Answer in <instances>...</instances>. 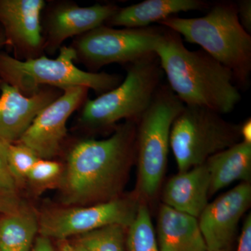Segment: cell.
<instances>
[{"label": "cell", "instance_id": "obj_1", "mask_svg": "<svg viewBox=\"0 0 251 251\" xmlns=\"http://www.w3.org/2000/svg\"><path fill=\"white\" fill-rule=\"evenodd\" d=\"M137 123L126 121L103 140H81L68 154L60 187L66 206L111 201L123 186L135 156Z\"/></svg>", "mask_w": 251, "mask_h": 251}, {"label": "cell", "instance_id": "obj_2", "mask_svg": "<svg viewBox=\"0 0 251 251\" xmlns=\"http://www.w3.org/2000/svg\"><path fill=\"white\" fill-rule=\"evenodd\" d=\"M168 86L185 105L231 112L242 99L233 75L202 49L190 50L166 27L155 49Z\"/></svg>", "mask_w": 251, "mask_h": 251}, {"label": "cell", "instance_id": "obj_3", "mask_svg": "<svg viewBox=\"0 0 251 251\" xmlns=\"http://www.w3.org/2000/svg\"><path fill=\"white\" fill-rule=\"evenodd\" d=\"M175 31L227 68L238 88L249 87L251 73V35L239 21L237 3H217L199 18L171 16L158 23Z\"/></svg>", "mask_w": 251, "mask_h": 251}, {"label": "cell", "instance_id": "obj_4", "mask_svg": "<svg viewBox=\"0 0 251 251\" xmlns=\"http://www.w3.org/2000/svg\"><path fill=\"white\" fill-rule=\"evenodd\" d=\"M59 50L55 59L43 54L27 60H19L0 51V80L13 86L26 97H31L46 85L61 90L85 87L100 95L122 82V76L117 74L81 70L74 64L76 55L71 46H62Z\"/></svg>", "mask_w": 251, "mask_h": 251}, {"label": "cell", "instance_id": "obj_5", "mask_svg": "<svg viewBox=\"0 0 251 251\" xmlns=\"http://www.w3.org/2000/svg\"><path fill=\"white\" fill-rule=\"evenodd\" d=\"M163 75L156 54L130 64L120 85L85 100L79 121L94 130L109 128L122 120L137 123L163 85Z\"/></svg>", "mask_w": 251, "mask_h": 251}, {"label": "cell", "instance_id": "obj_6", "mask_svg": "<svg viewBox=\"0 0 251 251\" xmlns=\"http://www.w3.org/2000/svg\"><path fill=\"white\" fill-rule=\"evenodd\" d=\"M184 104L168 85H162L137 122L135 155L141 192L153 197L161 186L171 149L173 122Z\"/></svg>", "mask_w": 251, "mask_h": 251}, {"label": "cell", "instance_id": "obj_7", "mask_svg": "<svg viewBox=\"0 0 251 251\" xmlns=\"http://www.w3.org/2000/svg\"><path fill=\"white\" fill-rule=\"evenodd\" d=\"M240 140V126L210 109L184 105L172 126L170 146L182 173L204 164Z\"/></svg>", "mask_w": 251, "mask_h": 251}, {"label": "cell", "instance_id": "obj_8", "mask_svg": "<svg viewBox=\"0 0 251 251\" xmlns=\"http://www.w3.org/2000/svg\"><path fill=\"white\" fill-rule=\"evenodd\" d=\"M166 27L115 29L105 25L77 36L71 47L77 62L96 73L109 64H132L155 53Z\"/></svg>", "mask_w": 251, "mask_h": 251}, {"label": "cell", "instance_id": "obj_9", "mask_svg": "<svg viewBox=\"0 0 251 251\" xmlns=\"http://www.w3.org/2000/svg\"><path fill=\"white\" fill-rule=\"evenodd\" d=\"M139 205L131 198L118 197L90 205L52 208L39 216V232L59 241L110 225L128 228L134 221Z\"/></svg>", "mask_w": 251, "mask_h": 251}, {"label": "cell", "instance_id": "obj_10", "mask_svg": "<svg viewBox=\"0 0 251 251\" xmlns=\"http://www.w3.org/2000/svg\"><path fill=\"white\" fill-rule=\"evenodd\" d=\"M62 90L59 97L36 115L18 141L31 149L41 159H52L58 153L67 136L68 120L85 103L89 89L71 87Z\"/></svg>", "mask_w": 251, "mask_h": 251}, {"label": "cell", "instance_id": "obj_11", "mask_svg": "<svg viewBox=\"0 0 251 251\" xmlns=\"http://www.w3.org/2000/svg\"><path fill=\"white\" fill-rule=\"evenodd\" d=\"M118 9L114 4L90 6L64 1L52 4L42 23L44 52L53 54L69 38L77 37L106 24Z\"/></svg>", "mask_w": 251, "mask_h": 251}, {"label": "cell", "instance_id": "obj_12", "mask_svg": "<svg viewBox=\"0 0 251 251\" xmlns=\"http://www.w3.org/2000/svg\"><path fill=\"white\" fill-rule=\"evenodd\" d=\"M44 0H0V26L6 46L19 60L37 58L44 53L41 15Z\"/></svg>", "mask_w": 251, "mask_h": 251}, {"label": "cell", "instance_id": "obj_13", "mask_svg": "<svg viewBox=\"0 0 251 251\" xmlns=\"http://www.w3.org/2000/svg\"><path fill=\"white\" fill-rule=\"evenodd\" d=\"M251 202V184L243 182L208 203L198 219L208 251L227 249Z\"/></svg>", "mask_w": 251, "mask_h": 251}, {"label": "cell", "instance_id": "obj_14", "mask_svg": "<svg viewBox=\"0 0 251 251\" xmlns=\"http://www.w3.org/2000/svg\"><path fill=\"white\" fill-rule=\"evenodd\" d=\"M60 90L43 87L37 93L26 97L0 80V140L6 143L19 141L36 115L62 94Z\"/></svg>", "mask_w": 251, "mask_h": 251}, {"label": "cell", "instance_id": "obj_15", "mask_svg": "<svg viewBox=\"0 0 251 251\" xmlns=\"http://www.w3.org/2000/svg\"><path fill=\"white\" fill-rule=\"evenodd\" d=\"M210 177L205 163L179 173L167 183L165 205L198 219L208 204Z\"/></svg>", "mask_w": 251, "mask_h": 251}, {"label": "cell", "instance_id": "obj_16", "mask_svg": "<svg viewBox=\"0 0 251 251\" xmlns=\"http://www.w3.org/2000/svg\"><path fill=\"white\" fill-rule=\"evenodd\" d=\"M159 251H207L198 220L163 204L157 222Z\"/></svg>", "mask_w": 251, "mask_h": 251}, {"label": "cell", "instance_id": "obj_17", "mask_svg": "<svg viewBox=\"0 0 251 251\" xmlns=\"http://www.w3.org/2000/svg\"><path fill=\"white\" fill-rule=\"evenodd\" d=\"M209 4L202 0H146L119 8L105 25L125 28L150 27L180 12L202 11Z\"/></svg>", "mask_w": 251, "mask_h": 251}, {"label": "cell", "instance_id": "obj_18", "mask_svg": "<svg viewBox=\"0 0 251 251\" xmlns=\"http://www.w3.org/2000/svg\"><path fill=\"white\" fill-rule=\"evenodd\" d=\"M210 177L209 195L236 181L249 182L251 176V144L240 141L209 157L205 162Z\"/></svg>", "mask_w": 251, "mask_h": 251}, {"label": "cell", "instance_id": "obj_19", "mask_svg": "<svg viewBox=\"0 0 251 251\" xmlns=\"http://www.w3.org/2000/svg\"><path fill=\"white\" fill-rule=\"evenodd\" d=\"M39 232V216L24 203L0 216V251H31Z\"/></svg>", "mask_w": 251, "mask_h": 251}, {"label": "cell", "instance_id": "obj_20", "mask_svg": "<svg viewBox=\"0 0 251 251\" xmlns=\"http://www.w3.org/2000/svg\"><path fill=\"white\" fill-rule=\"evenodd\" d=\"M128 251H159L148 206L140 204L126 237Z\"/></svg>", "mask_w": 251, "mask_h": 251}, {"label": "cell", "instance_id": "obj_21", "mask_svg": "<svg viewBox=\"0 0 251 251\" xmlns=\"http://www.w3.org/2000/svg\"><path fill=\"white\" fill-rule=\"evenodd\" d=\"M126 229L110 225L78 236L76 241L88 251H125Z\"/></svg>", "mask_w": 251, "mask_h": 251}, {"label": "cell", "instance_id": "obj_22", "mask_svg": "<svg viewBox=\"0 0 251 251\" xmlns=\"http://www.w3.org/2000/svg\"><path fill=\"white\" fill-rule=\"evenodd\" d=\"M64 168L58 161L52 159L39 160L31 168L27 181L34 194L60 186L64 176Z\"/></svg>", "mask_w": 251, "mask_h": 251}, {"label": "cell", "instance_id": "obj_23", "mask_svg": "<svg viewBox=\"0 0 251 251\" xmlns=\"http://www.w3.org/2000/svg\"><path fill=\"white\" fill-rule=\"evenodd\" d=\"M6 149L10 172L17 187L23 186L31 168L40 158L31 149L18 142L6 144Z\"/></svg>", "mask_w": 251, "mask_h": 251}, {"label": "cell", "instance_id": "obj_24", "mask_svg": "<svg viewBox=\"0 0 251 251\" xmlns=\"http://www.w3.org/2000/svg\"><path fill=\"white\" fill-rule=\"evenodd\" d=\"M6 143L0 140V191L11 196H18V187L10 172Z\"/></svg>", "mask_w": 251, "mask_h": 251}, {"label": "cell", "instance_id": "obj_25", "mask_svg": "<svg viewBox=\"0 0 251 251\" xmlns=\"http://www.w3.org/2000/svg\"><path fill=\"white\" fill-rule=\"evenodd\" d=\"M238 18L243 28L251 33V1L241 0L237 3Z\"/></svg>", "mask_w": 251, "mask_h": 251}, {"label": "cell", "instance_id": "obj_26", "mask_svg": "<svg viewBox=\"0 0 251 251\" xmlns=\"http://www.w3.org/2000/svg\"><path fill=\"white\" fill-rule=\"evenodd\" d=\"M21 204L18 196H11L0 191V216L16 210Z\"/></svg>", "mask_w": 251, "mask_h": 251}, {"label": "cell", "instance_id": "obj_27", "mask_svg": "<svg viewBox=\"0 0 251 251\" xmlns=\"http://www.w3.org/2000/svg\"><path fill=\"white\" fill-rule=\"evenodd\" d=\"M237 251H251V216H247L239 237Z\"/></svg>", "mask_w": 251, "mask_h": 251}, {"label": "cell", "instance_id": "obj_28", "mask_svg": "<svg viewBox=\"0 0 251 251\" xmlns=\"http://www.w3.org/2000/svg\"><path fill=\"white\" fill-rule=\"evenodd\" d=\"M31 251H58L51 242V239L49 238L40 235L34 241Z\"/></svg>", "mask_w": 251, "mask_h": 251}, {"label": "cell", "instance_id": "obj_29", "mask_svg": "<svg viewBox=\"0 0 251 251\" xmlns=\"http://www.w3.org/2000/svg\"><path fill=\"white\" fill-rule=\"evenodd\" d=\"M58 251H88L77 241L70 242L69 239L58 241Z\"/></svg>", "mask_w": 251, "mask_h": 251}, {"label": "cell", "instance_id": "obj_30", "mask_svg": "<svg viewBox=\"0 0 251 251\" xmlns=\"http://www.w3.org/2000/svg\"><path fill=\"white\" fill-rule=\"evenodd\" d=\"M240 135L242 138V141L251 144V120L248 119L244 122L242 126H240Z\"/></svg>", "mask_w": 251, "mask_h": 251}, {"label": "cell", "instance_id": "obj_31", "mask_svg": "<svg viewBox=\"0 0 251 251\" xmlns=\"http://www.w3.org/2000/svg\"><path fill=\"white\" fill-rule=\"evenodd\" d=\"M4 46H6V39H5L4 31L0 26V49Z\"/></svg>", "mask_w": 251, "mask_h": 251}, {"label": "cell", "instance_id": "obj_32", "mask_svg": "<svg viewBox=\"0 0 251 251\" xmlns=\"http://www.w3.org/2000/svg\"><path fill=\"white\" fill-rule=\"evenodd\" d=\"M228 251L227 249H221V250H216V251Z\"/></svg>", "mask_w": 251, "mask_h": 251}]
</instances>
